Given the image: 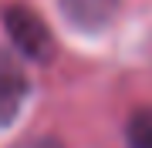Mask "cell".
Segmentation results:
<instances>
[{
    "label": "cell",
    "mask_w": 152,
    "mask_h": 148,
    "mask_svg": "<svg viewBox=\"0 0 152 148\" xmlns=\"http://www.w3.org/2000/svg\"><path fill=\"white\" fill-rule=\"evenodd\" d=\"M61 14L71 27L95 34L102 27H108L118 14V0H61Z\"/></svg>",
    "instance_id": "3957f363"
},
{
    "label": "cell",
    "mask_w": 152,
    "mask_h": 148,
    "mask_svg": "<svg viewBox=\"0 0 152 148\" xmlns=\"http://www.w3.org/2000/svg\"><path fill=\"white\" fill-rule=\"evenodd\" d=\"M4 27L20 57L27 61H48L54 54V37H51L48 24L41 20L31 7H7L4 10Z\"/></svg>",
    "instance_id": "6da1fadb"
},
{
    "label": "cell",
    "mask_w": 152,
    "mask_h": 148,
    "mask_svg": "<svg viewBox=\"0 0 152 148\" xmlns=\"http://www.w3.org/2000/svg\"><path fill=\"white\" fill-rule=\"evenodd\" d=\"M27 94H31V77L24 64L14 54L0 51V128H10L20 118Z\"/></svg>",
    "instance_id": "7a4b0ae2"
},
{
    "label": "cell",
    "mask_w": 152,
    "mask_h": 148,
    "mask_svg": "<svg viewBox=\"0 0 152 148\" xmlns=\"http://www.w3.org/2000/svg\"><path fill=\"white\" fill-rule=\"evenodd\" d=\"M125 145L129 148H152V104L135 108L125 121Z\"/></svg>",
    "instance_id": "277c9868"
},
{
    "label": "cell",
    "mask_w": 152,
    "mask_h": 148,
    "mask_svg": "<svg viewBox=\"0 0 152 148\" xmlns=\"http://www.w3.org/2000/svg\"><path fill=\"white\" fill-rule=\"evenodd\" d=\"M20 148H61L54 138H37V142H27V145H20Z\"/></svg>",
    "instance_id": "5b68a950"
}]
</instances>
